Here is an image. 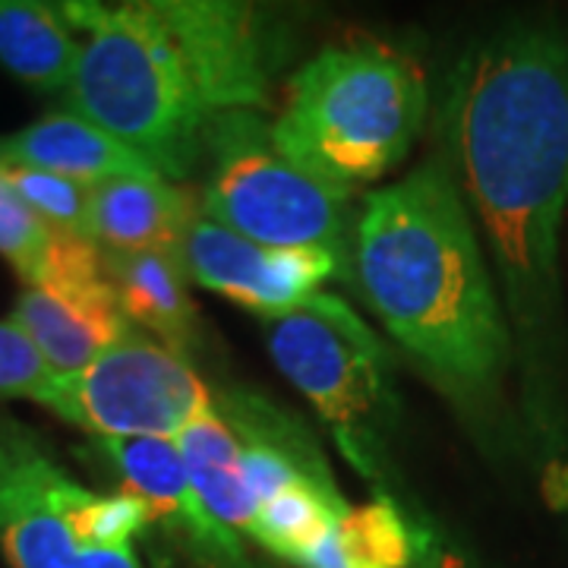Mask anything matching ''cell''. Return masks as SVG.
Masks as SVG:
<instances>
[{"instance_id":"cell-1","label":"cell","mask_w":568,"mask_h":568,"mask_svg":"<svg viewBox=\"0 0 568 568\" xmlns=\"http://www.w3.org/2000/svg\"><path fill=\"white\" fill-rule=\"evenodd\" d=\"M436 133L506 313L530 477L568 515L566 29L518 17L470 41L443 82Z\"/></svg>"},{"instance_id":"cell-2","label":"cell","mask_w":568,"mask_h":568,"mask_svg":"<svg viewBox=\"0 0 568 568\" xmlns=\"http://www.w3.org/2000/svg\"><path fill=\"white\" fill-rule=\"evenodd\" d=\"M351 278L474 446L493 465L528 467L506 313L439 152L366 196L351 237Z\"/></svg>"},{"instance_id":"cell-3","label":"cell","mask_w":568,"mask_h":568,"mask_svg":"<svg viewBox=\"0 0 568 568\" xmlns=\"http://www.w3.org/2000/svg\"><path fill=\"white\" fill-rule=\"evenodd\" d=\"M80 36L70 80L73 114L130 145L168 181L190 178L215 114L155 0L58 3Z\"/></svg>"},{"instance_id":"cell-4","label":"cell","mask_w":568,"mask_h":568,"mask_svg":"<svg viewBox=\"0 0 568 568\" xmlns=\"http://www.w3.org/2000/svg\"><path fill=\"white\" fill-rule=\"evenodd\" d=\"M426 108L420 63L379 41H347L291 77L272 130L287 159L351 193L405 162Z\"/></svg>"},{"instance_id":"cell-5","label":"cell","mask_w":568,"mask_h":568,"mask_svg":"<svg viewBox=\"0 0 568 568\" xmlns=\"http://www.w3.org/2000/svg\"><path fill=\"white\" fill-rule=\"evenodd\" d=\"M263 325L278 373L320 414L347 465L373 487L376 499L395 503L426 525L392 458L398 398L386 345L376 332L342 297L325 291L306 310L263 320Z\"/></svg>"},{"instance_id":"cell-6","label":"cell","mask_w":568,"mask_h":568,"mask_svg":"<svg viewBox=\"0 0 568 568\" xmlns=\"http://www.w3.org/2000/svg\"><path fill=\"white\" fill-rule=\"evenodd\" d=\"M133 493L80 484L39 429L0 410V552L10 568H142L149 525Z\"/></svg>"},{"instance_id":"cell-7","label":"cell","mask_w":568,"mask_h":568,"mask_svg":"<svg viewBox=\"0 0 568 568\" xmlns=\"http://www.w3.org/2000/svg\"><path fill=\"white\" fill-rule=\"evenodd\" d=\"M203 215L275 250H325L351 272L342 186L287 159L260 111L219 114L205 136Z\"/></svg>"},{"instance_id":"cell-8","label":"cell","mask_w":568,"mask_h":568,"mask_svg":"<svg viewBox=\"0 0 568 568\" xmlns=\"http://www.w3.org/2000/svg\"><path fill=\"white\" fill-rule=\"evenodd\" d=\"M99 439L178 443L186 426L215 407L190 361L130 332L73 376H48L29 398Z\"/></svg>"},{"instance_id":"cell-9","label":"cell","mask_w":568,"mask_h":568,"mask_svg":"<svg viewBox=\"0 0 568 568\" xmlns=\"http://www.w3.org/2000/svg\"><path fill=\"white\" fill-rule=\"evenodd\" d=\"M190 61L209 111H260L272 102L278 39L265 13L231 0H155Z\"/></svg>"},{"instance_id":"cell-10","label":"cell","mask_w":568,"mask_h":568,"mask_svg":"<svg viewBox=\"0 0 568 568\" xmlns=\"http://www.w3.org/2000/svg\"><path fill=\"white\" fill-rule=\"evenodd\" d=\"M186 278L205 291L278 320L313 304L332 278H347V265L325 250H275L246 241L200 215L183 244Z\"/></svg>"},{"instance_id":"cell-11","label":"cell","mask_w":568,"mask_h":568,"mask_svg":"<svg viewBox=\"0 0 568 568\" xmlns=\"http://www.w3.org/2000/svg\"><path fill=\"white\" fill-rule=\"evenodd\" d=\"M99 452L114 467L126 493L145 503L149 518L203 568H263L241 544V534L224 528L196 493L181 452L164 439H99Z\"/></svg>"},{"instance_id":"cell-12","label":"cell","mask_w":568,"mask_h":568,"mask_svg":"<svg viewBox=\"0 0 568 568\" xmlns=\"http://www.w3.org/2000/svg\"><path fill=\"white\" fill-rule=\"evenodd\" d=\"M29 335L51 376H73L133 332L108 275L26 287L10 316Z\"/></svg>"},{"instance_id":"cell-13","label":"cell","mask_w":568,"mask_h":568,"mask_svg":"<svg viewBox=\"0 0 568 568\" xmlns=\"http://www.w3.org/2000/svg\"><path fill=\"white\" fill-rule=\"evenodd\" d=\"M200 203L162 174L114 178L92 186L89 237L102 253H168L181 260Z\"/></svg>"},{"instance_id":"cell-14","label":"cell","mask_w":568,"mask_h":568,"mask_svg":"<svg viewBox=\"0 0 568 568\" xmlns=\"http://www.w3.org/2000/svg\"><path fill=\"white\" fill-rule=\"evenodd\" d=\"M0 164L48 171L67 181L99 186L114 178L159 174L130 145L80 114H48L0 140ZM164 178V174H162Z\"/></svg>"},{"instance_id":"cell-15","label":"cell","mask_w":568,"mask_h":568,"mask_svg":"<svg viewBox=\"0 0 568 568\" xmlns=\"http://www.w3.org/2000/svg\"><path fill=\"white\" fill-rule=\"evenodd\" d=\"M104 275L130 325L190 361L196 347V306L186 291V268L168 253H102Z\"/></svg>"},{"instance_id":"cell-16","label":"cell","mask_w":568,"mask_h":568,"mask_svg":"<svg viewBox=\"0 0 568 568\" xmlns=\"http://www.w3.org/2000/svg\"><path fill=\"white\" fill-rule=\"evenodd\" d=\"M174 446L181 452L186 474H190L196 493L203 496L209 511L222 521L224 528L253 540L256 521H260V506H256L253 487L246 480L241 443H237L234 429L222 420L219 407L205 410L200 420L186 426Z\"/></svg>"},{"instance_id":"cell-17","label":"cell","mask_w":568,"mask_h":568,"mask_svg":"<svg viewBox=\"0 0 568 568\" xmlns=\"http://www.w3.org/2000/svg\"><path fill=\"white\" fill-rule=\"evenodd\" d=\"M80 36L51 3L0 0V67L39 92L70 89Z\"/></svg>"},{"instance_id":"cell-18","label":"cell","mask_w":568,"mask_h":568,"mask_svg":"<svg viewBox=\"0 0 568 568\" xmlns=\"http://www.w3.org/2000/svg\"><path fill=\"white\" fill-rule=\"evenodd\" d=\"M335 544L351 568H448V552L433 528L388 499L347 508L335 528Z\"/></svg>"},{"instance_id":"cell-19","label":"cell","mask_w":568,"mask_h":568,"mask_svg":"<svg viewBox=\"0 0 568 568\" xmlns=\"http://www.w3.org/2000/svg\"><path fill=\"white\" fill-rule=\"evenodd\" d=\"M3 181L13 186V193L29 205L41 222L61 234H73L82 241L89 237V196L92 186L77 181H67L48 171H32V168H7L0 164Z\"/></svg>"},{"instance_id":"cell-20","label":"cell","mask_w":568,"mask_h":568,"mask_svg":"<svg viewBox=\"0 0 568 568\" xmlns=\"http://www.w3.org/2000/svg\"><path fill=\"white\" fill-rule=\"evenodd\" d=\"M58 241L61 231L41 222L0 174V256L17 268L26 287L44 278Z\"/></svg>"},{"instance_id":"cell-21","label":"cell","mask_w":568,"mask_h":568,"mask_svg":"<svg viewBox=\"0 0 568 568\" xmlns=\"http://www.w3.org/2000/svg\"><path fill=\"white\" fill-rule=\"evenodd\" d=\"M51 369L13 320H0V398H32Z\"/></svg>"},{"instance_id":"cell-22","label":"cell","mask_w":568,"mask_h":568,"mask_svg":"<svg viewBox=\"0 0 568 568\" xmlns=\"http://www.w3.org/2000/svg\"><path fill=\"white\" fill-rule=\"evenodd\" d=\"M297 568H351V566H347V559L342 556L338 544H335V534H328L323 544H316V547L306 552L304 559L297 562Z\"/></svg>"}]
</instances>
